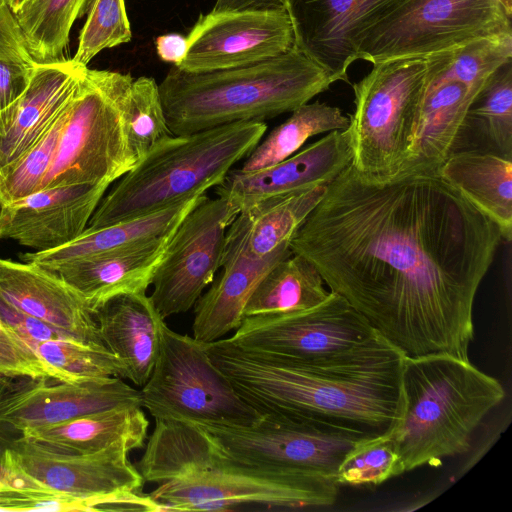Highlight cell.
I'll return each mask as SVG.
<instances>
[{
  "label": "cell",
  "mask_w": 512,
  "mask_h": 512,
  "mask_svg": "<svg viewBox=\"0 0 512 512\" xmlns=\"http://www.w3.org/2000/svg\"><path fill=\"white\" fill-rule=\"evenodd\" d=\"M496 224L433 173L374 178L352 162L289 241L405 357L469 359Z\"/></svg>",
  "instance_id": "obj_1"
},
{
  "label": "cell",
  "mask_w": 512,
  "mask_h": 512,
  "mask_svg": "<svg viewBox=\"0 0 512 512\" xmlns=\"http://www.w3.org/2000/svg\"><path fill=\"white\" fill-rule=\"evenodd\" d=\"M204 344L240 397L261 414L365 437L387 434L399 420L405 356L320 366L247 350L228 338Z\"/></svg>",
  "instance_id": "obj_2"
},
{
  "label": "cell",
  "mask_w": 512,
  "mask_h": 512,
  "mask_svg": "<svg viewBox=\"0 0 512 512\" xmlns=\"http://www.w3.org/2000/svg\"><path fill=\"white\" fill-rule=\"evenodd\" d=\"M335 83L293 46L279 56L236 68L188 72L173 65L159 86L173 135L292 112Z\"/></svg>",
  "instance_id": "obj_3"
},
{
  "label": "cell",
  "mask_w": 512,
  "mask_h": 512,
  "mask_svg": "<svg viewBox=\"0 0 512 512\" xmlns=\"http://www.w3.org/2000/svg\"><path fill=\"white\" fill-rule=\"evenodd\" d=\"M400 394V417L389 434L403 472L467 452L474 430L506 395L496 378L448 354L404 357Z\"/></svg>",
  "instance_id": "obj_4"
},
{
  "label": "cell",
  "mask_w": 512,
  "mask_h": 512,
  "mask_svg": "<svg viewBox=\"0 0 512 512\" xmlns=\"http://www.w3.org/2000/svg\"><path fill=\"white\" fill-rule=\"evenodd\" d=\"M264 121L235 122L157 143L102 198L87 229H97L206 194L261 141Z\"/></svg>",
  "instance_id": "obj_5"
},
{
  "label": "cell",
  "mask_w": 512,
  "mask_h": 512,
  "mask_svg": "<svg viewBox=\"0 0 512 512\" xmlns=\"http://www.w3.org/2000/svg\"><path fill=\"white\" fill-rule=\"evenodd\" d=\"M126 442L93 452L61 450L21 435L5 455L3 488L39 489L84 502L90 511L160 512L143 493L144 479Z\"/></svg>",
  "instance_id": "obj_6"
},
{
  "label": "cell",
  "mask_w": 512,
  "mask_h": 512,
  "mask_svg": "<svg viewBox=\"0 0 512 512\" xmlns=\"http://www.w3.org/2000/svg\"><path fill=\"white\" fill-rule=\"evenodd\" d=\"M228 339L247 350L320 366L404 356L342 296L331 291L312 308L244 317Z\"/></svg>",
  "instance_id": "obj_7"
},
{
  "label": "cell",
  "mask_w": 512,
  "mask_h": 512,
  "mask_svg": "<svg viewBox=\"0 0 512 512\" xmlns=\"http://www.w3.org/2000/svg\"><path fill=\"white\" fill-rule=\"evenodd\" d=\"M132 81L130 74L85 68L40 190L77 183L110 185L136 164L123 121Z\"/></svg>",
  "instance_id": "obj_8"
},
{
  "label": "cell",
  "mask_w": 512,
  "mask_h": 512,
  "mask_svg": "<svg viewBox=\"0 0 512 512\" xmlns=\"http://www.w3.org/2000/svg\"><path fill=\"white\" fill-rule=\"evenodd\" d=\"M426 57L389 59L352 85L355 110L346 128L352 164L362 174L391 178L399 172L418 120L427 76Z\"/></svg>",
  "instance_id": "obj_9"
},
{
  "label": "cell",
  "mask_w": 512,
  "mask_h": 512,
  "mask_svg": "<svg viewBox=\"0 0 512 512\" xmlns=\"http://www.w3.org/2000/svg\"><path fill=\"white\" fill-rule=\"evenodd\" d=\"M219 451V449H218ZM337 481L242 464L220 451L206 469L159 484L149 496L163 511H228L244 505L311 508L332 505Z\"/></svg>",
  "instance_id": "obj_10"
},
{
  "label": "cell",
  "mask_w": 512,
  "mask_h": 512,
  "mask_svg": "<svg viewBox=\"0 0 512 512\" xmlns=\"http://www.w3.org/2000/svg\"><path fill=\"white\" fill-rule=\"evenodd\" d=\"M140 395L142 408L155 420L246 426L261 416L212 362L204 343L171 330L166 323L159 355Z\"/></svg>",
  "instance_id": "obj_11"
},
{
  "label": "cell",
  "mask_w": 512,
  "mask_h": 512,
  "mask_svg": "<svg viewBox=\"0 0 512 512\" xmlns=\"http://www.w3.org/2000/svg\"><path fill=\"white\" fill-rule=\"evenodd\" d=\"M512 31L500 0H406L369 29L359 60L427 57Z\"/></svg>",
  "instance_id": "obj_12"
},
{
  "label": "cell",
  "mask_w": 512,
  "mask_h": 512,
  "mask_svg": "<svg viewBox=\"0 0 512 512\" xmlns=\"http://www.w3.org/2000/svg\"><path fill=\"white\" fill-rule=\"evenodd\" d=\"M200 426L219 451L234 461L335 481L346 453L367 438L268 413L246 426Z\"/></svg>",
  "instance_id": "obj_13"
},
{
  "label": "cell",
  "mask_w": 512,
  "mask_h": 512,
  "mask_svg": "<svg viewBox=\"0 0 512 512\" xmlns=\"http://www.w3.org/2000/svg\"><path fill=\"white\" fill-rule=\"evenodd\" d=\"M239 211L202 195L173 232L152 279L150 298L166 319L190 310L221 267L225 235Z\"/></svg>",
  "instance_id": "obj_14"
},
{
  "label": "cell",
  "mask_w": 512,
  "mask_h": 512,
  "mask_svg": "<svg viewBox=\"0 0 512 512\" xmlns=\"http://www.w3.org/2000/svg\"><path fill=\"white\" fill-rule=\"evenodd\" d=\"M186 38V55L175 66L188 72L246 66L279 56L294 46L285 8L201 14Z\"/></svg>",
  "instance_id": "obj_15"
},
{
  "label": "cell",
  "mask_w": 512,
  "mask_h": 512,
  "mask_svg": "<svg viewBox=\"0 0 512 512\" xmlns=\"http://www.w3.org/2000/svg\"><path fill=\"white\" fill-rule=\"evenodd\" d=\"M406 0H285L294 46L334 82H348L369 29Z\"/></svg>",
  "instance_id": "obj_16"
},
{
  "label": "cell",
  "mask_w": 512,
  "mask_h": 512,
  "mask_svg": "<svg viewBox=\"0 0 512 512\" xmlns=\"http://www.w3.org/2000/svg\"><path fill=\"white\" fill-rule=\"evenodd\" d=\"M110 185L77 183L41 189L0 205V240L34 251L59 248L79 237Z\"/></svg>",
  "instance_id": "obj_17"
},
{
  "label": "cell",
  "mask_w": 512,
  "mask_h": 512,
  "mask_svg": "<svg viewBox=\"0 0 512 512\" xmlns=\"http://www.w3.org/2000/svg\"><path fill=\"white\" fill-rule=\"evenodd\" d=\"M129 404L141 406L140 390L117 376L73 382L20 378L3 404L2 416L22 434L29 429Z\"/></svg>",
  "instance_id": "obj_18"
},
{
  "label": "cell",
  "mask_w": 512,
  "mask_h": 512,
  "mask_svg": "<svg viewBox=\"0 0 512 512\" xmlns=\"http://www.w3.org/2000/svg\"><path fill=\"white\" fill-rule=\"evenodd\" d=\"M353 158L347 130H335L263 169H231L216 194L239 212L267 198L329 184Z\"/></svg>",
  "instance_id": "obj_19"
},
{
  "label": "cell",
  "mask_w": 512,
  "mask_h": 512,
  "mask_svg": "<svg viewBox=\"0 0 512 512\" xmlns=\"http://www.w3.org/2000/svg\"><path fill=\"white\" fill-rule=\"evenodd\" d=\"M86 67L72 59L35 63L25 91L0 111V174L46 132L71 98Z\"/></svg>",
  "instance_id": "obj_20"
},
{
  "label": "cell",
  "mask_w": 512,
  "mask_h": 512,
  "mask_svg": "<svg viewBox=\"0 0 512 512\" xmlns=\"http://www.w3.org/2000/svg\"><path fill=\"white\" fill-rule=\"evenodd\" d=\"M0 297L81 343L106 348L92 310L55 272L0 258Z\"/></svg>",
  "instance_id": "obj_21"
},
{
  "label": "cell",
  "mask_w": 512,
  "mask_h": 512,
  "mask_svg": "<svg viewBox=\"0 0 512 512\" xmlns=\"http://www.w3.org/2000/svg\"><path fill=\"white\" fill-rule=\"evenodd\" d=\"M105 347L115 356L121 378L142 387L159 355L165 319L146 292L115 296L94 310Z\"/></svg>",
  "instance_id": "obj_22"
},
{
  "label": "cell",
  "mask_w": 512,
  "mask_h": 512,
  "mask_svg": "<svg viewBox=\"0 0 512 512\" xmlns=\"http://www.w3.org/2000/svg\"><path fill=\"white\" fill-rule=\"evenodd\" d=\"M173 232L146 244L69 261L52 272L94 312L115 296L146 292Z\"/></svg>",
  "instance_id": "obj_23"
},
{
  "label": "cell",
  "mask_w": 512,
  "mask_h": 512,
  "mask_svg": "<svg viewBox=\"0 0 512 512\" xmlns=\"http://www.w3.org/2000/svg\"><path fill=\"white\" fill-rule=\"evenodd\" d=\"M291 254L289 243L262 258L224 248L219 278L194 305L192 337L201 343H210L235 331L244 319L245 306L260 280L278 261Z\"/></svg>",
  "instance_id": "obj_24"
},
{
  "label": "cell",
  "mask_w": 512,
  "mask_h": 512,
  "mask_svg": "<svg viewBox=\"0 0 512 512\" xmlns=\"http://www.w3.org/2000/svg\"><path fill=\"white\" fill-rule=\"evenodd\" d=\"M476 96L460 82L426 80L411 145L397 174H438L457 148L468 109Z\"/></svg>",
  "instance_id": "obj_25"
},
{
  "label": "cell",
  "mask_w": 512,
  "mask_h": 512,
  "mask_svg": "<svg viewBox=\"0 0 512 512\" xmlns=\"http://www.w3.org/2000/svg\"><path fill=\"white\" fill-rule=\"evenodd\" d=\"M438 175L512 238V156L479 149L449 155Z\"/></svg>",
  "instance_id": "obj_26"
},
{
  "label": "cell",
  "mask_w": 512,
  "mask_h": 512,
  "mask_svg": "<svg viewBox=\"0 0 512 512\" xmlns=\"http://www.w3.org/2000/svg\"><path fill=\"white\" fill-rule=\"evenodd\" d=\"M327 185L267 198L240 211L226 231L224 248L262 258L289 243Z\"/></svg>",
  "instance_id": "obj_27"
},
{
  "label": "cell",
  "mask_w": 512,
  "mask_h": 512,
  "mask_svg": "<svg viewBox=\"0 0 512 512\" xmlns=\"http://www.w3.org/2000/svg\"><path fill=\"white\" fill-rule=\"evenodd\" d=\"M202 195L131 220L97 229L86 228L79 237L66 245L49 251L28 252L21 258L52 271L69 261L146 244L171 234Z\"/></svg>",
  "instance_id": "obj_28"
},
{
  "label": "cell",
  "mask_w": 512,
  "mask_h": 512,
  "mask_svg": "<svg viewBox=\"0 0 512 512\" xmlns=\"http://www.w3.org/2000/svg\"><path fill=\"white\" fill-rule=\"evenodd\" d=\"M148 426L142 407L129 404L29 429L22 435L61 450L93 453L118 442H126L133 450L142 448Z\"/></svg>",
  "instance_id": "obj_29"
},
{
  "label": "cell",
  "mask_w": 512,
  "mask_h": 512,
  "mask_svg": "<svg viewBox=\"0 0 512 512\" xmlns=\"http://www.w3.org/2000/svg\"><path fill=\"white\" fill-rule=\"evenodd\" d=\"M216 447L200 425L180 420H156L137 469L145 482L162 484L206 464Z\"/></svg>",
  "instance_id": "obj_30"
},
{
  "label": "cell",
  "mask_w": 512,
  "mask_h": 512,
  "mask_svg": "<svg viewBox=\"0 0 512 512\" xmlns=\"http://www.w3.org/2000/svg\"><path fill=\"white\" fill-rule=\"evenodd\" d=\"M324 284L308 260L292 253L278 261L260 280L245 306L244 317L315 307L330 294Z\"/></svg>",
  "instance_id": "obj_31"
},
{
  "label": "cell",
  "mask_w": 512,
  "mask_h": 512,
  "mask_svg": "<svg viewBox=\"0 0 512 512\" xmlns=\"http://www.w3.org/2000/svg\"><path fill=\"white\" fill-rule=\"evenodd\" d=\"M349 123V116L338 107L319 101L308 102L292 111L283 123L261 139L239 169L249 172L272 166L296 153L308 139L345 130Z\"/></svg>",
  "instance_id": "obj_32"
},
{
  "label": "cell",
  "mask_w": 512,
  "mask_h": 512,
  "mask_svg": "<svg viewBox=\"0 0 512 512\" xmlns=\"http://www.w3.org/2000/svg\"><path fill=\"white\" fill-rule=\"evenodd\" d=\"M426 58L428 82L456 81L478 94L491 76L512 60V31L481 37Z\"/></svg>",
  "instance_id": "obj_33"
},
{
  "label": "cell",
  "mask_w": 512,
  "mask_h": 512,
  "mask_svg": "<svg viewBox=\"0 0 512 512\" xmlns=\"http://www.w3.org/2000/svg\"><path fill=\"white\" fill-rule=\"evenodd\" d=\"M88 0H27L14 13L26 48L36 63L65 60L74 21Z\"/></svg>",
  "instance_id": "obj_34"
},
{
  "label": "cell",
  "mask_w": 512,
  "mask_h": 512,
  "mask_svg": "<svg viewBox=\"0 0 512 512\" xmlns=\"http://www.w3.org/2000/svg\"><path fill=\"white\" fill-rule=\"evenodd\" d=\"M472 129L483 140L481 150L512 156V60L491 76L470 105L461 136Z\"/></svg>",
  "instance_id": "obj_35"
},
{
  "label": "cell",
  "mask_w": 512,
  "mask_h": 512,
  "mask_svg": "<svg viewBox=\"0 0 512 512\" xmlns=\"http://www.w3.org/2000/svg\"><path fill=\"white\" fill-rule=\"evenodd\" d=\"M123 121L136 163L157 143L173 135L168 128L159 86L152 77L133 79L124 98Z\"/></svg>",
  "instance_id": "obj_36"
},
{
  "label": "cell",
  "mask_w": 512,
  "mask_h": 512,
  "mask_svg": "<svg viewBox=\"0 0 512 512\" xmlns=\"http://www.w3.org/2000/svg\"><path fill=\"white\" fill-rule=\"evenodd\" d=\"M68 103L41 138L0 174V205L13 203L40 190L68 116Z\"/></svg>",
  "instance_id": "obj_37"
},
{
  "label": "cell",
  "mask_w": 512,
  "mask_h": 512,
  "mask_svg": "<svg viewBox=\"0 0 512 512\" xmlns=\"http://www.w3.org/2000/svg\"><path fill=\"white\" fill-rule=\"evenodd\" d=\"M25 342L46 364L62 374L67 382L92 377H121V366L107 348L75 340Z\"/></svg>",
  "instance_id": "obj_38"
},
{
  "label": "cell",
  "mask_w": 512,
  "mask_h": 512,
  "mask_svg": "<svg viewBox=\"0 0 512 512\" xmlns=\"http://www.w3.org/2000/svg\"><path fill=\"white\" fill-rule=\"evenodd\" d=\"M404 473L389 433L359 440L342 459L336 475L339 485H378Z\"/></svg>",
  "instance_id": "obj_39"
},
{
  "label": "cell",
  "mask_w": 512,
  "mask_h": 512,
  "mask_svg": "<svg viewBox=\"0 0 512 512\" xmlns=\"http://www.w3.org/2000/svg\"><path fill=\"white\" fill-rule=\"evenodd\" d=\"M131 38L125 0H91L72 60L87 66L100 51L127 43Z\"/></svg>",
  "instance_id": "obj_40"
},
{
  "label": "cell",
  "mask_w": 512,
  "mask_h": 512,
  "mask_svg": "<svg viewBox=\"0 0 512 512\" xmlns=\"http://www.w3.org/2000/svg\"><path fill=\"white\" fill-rule=\"evenodd\" d=\"M0 374L15 378L67 382L62 374L46 364L16 332L1 320Z\"/></svg>",
  "instance_id": "obj_41"
},
{
  "label": "cell",
  "mask_w": 512,
  "mask_h": 512,
  "mask_svg": "<svg viewBox=\"0 0 512 512\" xmlns=\"http://www.w3.org/2000/svg\"><path fill=\"white\" fill-rule=\"evenodd\" d=\"M0 511H90L75 498L39 489L0 488Z\"/></svg>",
  "instance_id": "obj_42"
},
{
  "label": "cell",
  "mask_w": 512,
  "mask_h": 512,
  "mask_svg": "<svg viewBox=\"0 0 512 512\" xmlns=\"http://www.w3.org/2000/svg\"><path fill=\"white\" fill-rule=\"evenodd\" d=\"M0 320L16 332L24 341H77L71 334L18 310L4 301L1 297Z\"/></svg>",
  "instance_id": "obj_43"
},
{
  "label": "cell",
  "mask_w": 512,
  "mask_h": 512,
  "mask_svg": "<svg viewBox=\"0 0 512 512\" xmlns=\"http://www.w3.org/2000/svg\"><path fill=\"white\" fill-rule=\"evenodd\" d=\"M0 60L34 65L15 16L6 0H0Z\"/></svg>",
  "instance_id": "obj_44"
},
{
  "label": "cell",
  "mask_w": 512,
  "mask_h": 512,
  "mask_svg": "<svg viewBox=\"0 0 512 512\" xmlns=\"http://www.w3.org/2000/svg\"><path fill=\"white\" fill-rule=\"evenodd\" d=\"M34 65L0 60V111L25 91Z\"/></svg>",
  "instance_id": "obj_45"
},
{
  "label": "cell",
  "mask_w": 512,
  "mask_h": 512,
  "mask_svg": "<svg viewBox=\"0 0 512 512\" xmlns=\"http://www.w3.org/2000/svg\"><path fill=\"white\" fill-rule=\"evenodd\" d=\"M20 378L0 374V485L5 476V455L13 442L22 434L2 416L3 404Z\"/></svg>",
  "instance_id": "obj_46"
},
{
  "label": "cell",
  "mask_w": 512,
  "mask_h": 512,
  "mask_svg": "<svg viewBox=\"0 0 512 512\" xmlns=\"http://www.w3.org/2000/svg\"><path fill=\"white\" fill-rule=\"evenodd\" d=\"M155 46L159 58L173 65H178L184 59L188 48L187 38L178 33L158 36Z\"/></svg>",
  "instance_id": "obj_47"
},
{
  "label": "cell",
  "mask_w": 512,
  "mask_h": 512,
  "mask_svg": "<svg viewBox=\"0 0 512 512\" xmlns=\"http://www.w3.org/2000/svg\"><path fill=\"white\" fill-rule=\"evenodd\" d=\"M285 0H216L212 11L284 8Z\"/></svg>",
  "instance_id": "obj_48"
},
{
  "label": "cell",
  "mask_w": 512,
  "mask_h": 512,
  "mask_svg": "<svg viewBox=\"0 0 512 512\" xmlns=\"http://www.w3.org/2000/svg\"><path fill=\"white\" fill-rule=\"evenodd\" d=\"M27 0H6L9 8L13 12H17Z\"/></svg>",
  "instance_id": "obj_49"
},
{
  "label": "cell",
  "mask_w": 512,
  "mask_h": 512,
  "mask_svg": "<svg viewBox=\"0 0 512 512\" xmlns=\"http://www.w3.org/2000/svg\"><path fill=\"white\" fill-rule=\"evenodd\" d=\"M508 15L512 16V0H500Z\"/></svg>",
  "instance_id": "obj_50"
}]
</instances>
